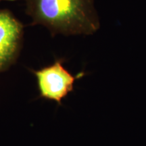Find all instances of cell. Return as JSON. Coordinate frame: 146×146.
Here are the masks:
<instances>
[{
  "instance_id": "obj_1",
  "label": "cell",
  "mask_w": 146,
  "mask_h": 146,
  "mask_svg": "<svg viewBox=\"0 0 146 146\" xmlns=\"http://www.w3.org/2000/svg\"><path fill=\"white\" fill-rule=\"evenodd\" d=\"M33 25L47 27L52 35H90L99 30L94 0H26Z\"/></svg>"
},
{
  "instance_id": "obj_2",
  "label": "cell",
  "mask_w": 146,
  "mask_h": 146,
  "mask_svg": "<svg viewBox=\"0 0 146 146\" xmlns=\"http://www.w3.org/2000/svg\"><path fill=\"white\" fill-rule=\"evenodd\" d=\"M64 59L39 70H33L37 80L40 97L62 104V100L74 91V83L85 75L83 72L73 75L63 66Z\"/></svg>"
},
{
  "instance_id": "obj_3",
  "label": "cell",
  "mask_w": 146,
  "mask_h": 146,
  "mask_svg": "<svg viewBox=\"0 0 146 146\" xmlns=\"http://www.w3.org/2000/svg\"><path fill=\"white\" fill-rule=\"evenodd\" d=\"M23 25L10 11L0 10V72L17 59L21 48Z\"/></svg>"
},
{
  "instance_id": "obj_4",
  "label": "cell",
  "mask_w": 146,
  "mask_h": 146,
  "mask_svg": "<svg viewBox=\"0 0 146 146\" xmlns=\"http://www.w3.org/2000/svg\"><path fill=\"white\" fill-rule=\"evenodd\" d=\"M0 1H1V0H0Z\"/></svg>"
}]
</instances>
